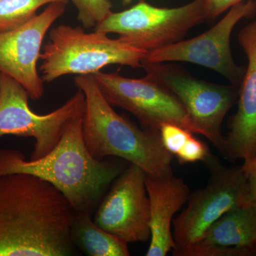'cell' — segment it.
I'll return each instance as SVG.
<instances>
[{
  "label": "cell",
  "instance_id": "18",
  "mask_svg": "<svg viewBox=\"0 0 256 256\" xmlns=\"http://www.w3.org/2000/svg\"><path fill=\"white\" fill-rule=\"evenodd\" d=\"M78 10V20L85 28H96L112 13L110 0H69Z\"/></svg>",
  "mask_w": 256,
  "mask_h": 256
},
{
  "label": "cell",
  "instance_id": "1",
  "mask_svg": "<svg viewBox=\"0 0 256 256\" xmlns=\"http://www.w3.org/2000/svg\"><path fill=\"white\" fill-rule=\"evenodd\" d=\"M76 212L52 184L34 175L0 176V256H69Z\"/></svg>",
  "mask_w": 256,
  "mask_h": 256
},
{
  "label": "cell",
  "instance_id": "14",
  "mask_svg": "<svg viewBox=\"0 0 256 256\" xmlns=\"http://www.w3.org/2000/svg\"><path fill=\"white\" fill-rule=\"evenodd\" d=\"M150 206V244L146 256H165L176 247L172 224L174 216L188 202L190 188L174 175L156 178L146 174Z\"/></svg>",
  "mask_w": 256,
  "mask_h": 256
},
{
  "label": "cell",
  "instance_id": "4",
  "mask_svg": "<svg viewBox=\"0 0 256 256\" xmlns=\"http://www.w3.org/2000/svg\"><path fill=\"white\" fill-rule=\"evenodd\" d=\"M146 53L102 32L60 24L50 30L40 70L44 82H52L70 74L92 75L107 66L142 68Z\"/></svg>",
  "mask_w": 256,
  "mask_h": 256
},
{
  "label": "cell",
  "instance_id": "23",
  "mask_svg": "<svg viewBox=\"0 0 256 256\" xmlns=\"http://www.w3.org/2000/svg\"><path fill=\"white\" fill-rule=\"evenodd\" d=\"M246 174L248 184V202L249 204L256 205V156L242 164Z\"/></svg>",
  "mask_w": 256,
  "mask_h": 256
},
{
  "label": "cell",
  "instance_id": "13",
  "mask_svg": "<svg viewBox=\"0 0 256 256\" xmlns=\"http://www.w3.org/2000/svg\"><path fill=\"white\" fill-rule=\"evenodd\" d=\"M238 40L248 67L239 87L238 109L220 152L229 161L246 162L256 156V22L242 28Z\"/></svg>",
  "mask_w": 256,
  "mask_h": 256
},
{
  "label": "cell",
  "instance_id": "7",
  "mask_svg": "<svg viewBox=\"0 0 256 256\" xmlns=\"http://www.w3.org/2000/svg\"><path fill=\"white\" fill-rule=\"evenodd\" d=\"M28 98L20 82L0 72V138L6 136L34 138L30 160H36L52 151L68 122L84 114L85 96L78 89L64 105L45 114L32 110Z\"/></svg>",
  "mask_w": 256,
  "mask_h": 256
},
{
  "label": "cell",
  "instance_id": "17",
  "mask_svg": "<svg viewBox=\"0 0 256 256\" xmlns=\"http://www.w3.org/2000/svg\"><path fill=\"white\" fill-rule=\"evenodd\" d=\"M69 0H0V32L10 31L22 26L46 4L68 3Z\"/></svg>",
  "mask_w": 256,
  "mask_h": 256
},
{
  "label": "cell",
  "instance_id": "8",
  "mask_svg": "<svg viewBox=\"0 0 256 256\" xmlns=\"http://www.w3.org/2000/svg\"><path fill=\"white\" fill-rule=\"evenodd\" d=\"M142 68L178 98L202 136L220 152L225 138L222 124L238 98L239 87L200 80L170 63L144 64Z\"/></svg>",
  "mask_w": 256,
  "mask_h": 256
},
{
  "label": "cell",
  "instance_id": "11",
  "mask_svg": "<svg viewBox=\"0 0 256 256\" xmlns=\"http://www.w3.org/2000/svg\"><path fill=\"white\" fill-rule=\"evenodd\" d=\"M146 174L130 164L114 180L101 201L94 222L101 228L130 244L150 239V206Z\"/></svg>",
  "mask_w": 256,
  "mask_h": 256
},
{
  "label": "cell",
  "instance_id": "24",
  "mask_svg": "<svg viewBox=\"0 0 256 256\" xmlns=\"http://www.w3.org/2000/svg\"><path fill=\"white\" fill-rule=\"evenodd\" d=\"M133 1H134V0H122V4H124V6H127V5L132 2ZM138 1H140V0H138Z\"/></svg>",
  "mask_w": 256,
  "mask_h": 256
},
{
  "label": "cell",
  "instance_id": "19",
  "mask_svg": "<svg viewBox=\"0 0 256 256\" xmlns=\"http://www.w3.org/2000/svg\"><path fill=\"white\" fill-rule=\"evenodd\" d=\"M254 248L226 247L194 244L173 252L176 256H248L255 254Z\"/></svg>",
  "mask_w": 256,
  "mask_h": 256
},
{
  "label": "cell",
  "instance_id": "3",
  "mask_svg": "<svg viewBox=\"0 0 256 256\" xmlns=\"http://www.w3.org/2000/svg\"><path fill=\"white\" fill-rule=\"evenodd\" d=\"M74 82L85 96L82 132L94 158L122 159L156 178L173 174V156L165 149L160 132L140 129L117 114L92 75L76 76Z\"/></svg>",
  "mask_w": 256,
  "mask_h": 256
},
{
  "label": "cell",
  "instance_id": "2",
  "mask_svg": "<svg viewBox=\"0 0 256 256\" xmlns=\"http://www.w3.org/2000/svg\"><path fill=\"white\" fill-rule=\"evenodd\" d=\"M82 114L68 122L56 146L41 158L26 160L21 151L0 148V176L23 173L41 178L63 194L76 213L92 214L124 165L92 156L84 140Z\"/></svg>",
  "mask_w": 256,
  "mask_h": 256
},
{
  "label": "cell",
  "instance_id": "15",
  "mask_svg": "<svg viewBox=\"0 0 256 256\" xmlns=\"http://www.w3.org/2000/svg\"><path fill=\"white\" fill-rule=\"evenodd\" d=\"M256 242V205L245 204L234 207L224 214L194 244L254 248Z\"/></svg>",
  "mask_w": 256,
  "mask_h": 256
},
{
  "label": "cell",
  "instance_id": "16",
  "mask_svg": "<svg viewBox=\"0 0 256 256\" xmlns=\"http://www.w3.org/2000/svg\"><path fill=\"white\" fill-rule=\"evenodd\" d=\"M70 235L76 248L86 256H130L127 242L96 225L90 214H75Z\"/></svg>",
  "mask_w": 256,
  "mask_h": 256
},
{
  "label": "cell",
  "instance_id": "9",
  "mask_svg": "<svg viewBox=\"0 0 256 256\" xmlns=\"http://www.w3.org/2000/svg\"><path fill=\"white\" fill-rule=\"evenodd\" d=\"M92 76L106 100L132 114L144 129L160 132L163 124H170L201 134L178 98L151 76L130 78L119 72H99Z\"/></svg>",
  "mask_w": 256,
  "mask_h": 256
},
{
  "label": "cell",
  "instance_id": "25",
  "mask_svg": "<svg viewBox=\"0 0 256 256\" xmlns=\"http://www.w3.org/2000/svg\"><path fill=\"white\" fill-rule=\"evenodd\" d=\"M255 246H256V242Z\"/></svg>",
  "mask_w": 256,
  "mask_h": 256
},
{
  "label": "cell",
  "instance_id": "10",
  "mask_svg": "<svg viewBox=\"0 0 256 256\" xmlns=\"http://www.w3.org/2000/svg\"><path fill=\"white\" fill-rule=\"evenodd\" d=\"M256 14V2L248 0L234 5L218 23L208 31L188 40L148 52L144 64L188 62L214 70L240 87L246 70L236 63L230 50V36L242 18Z\"/></svg>",
  "mask_w": 256,
  "mask_h": 256
},
{
  "label": "cell",
  "instance_id": "21",
  "mask_svg": "<svg viewBox=\"0 0 256 256\" xmlns=\"http://www.w3.org/2000/svg\"><path fill=\"white\" fill-rule=\"evenodd\" d=\"M210 156V152L206 144L191 134L175 156L180 164H186L198 161L205 162Z\"/></svg>",
  "mask_w": 256,
  "mask_h": 256
},
{
  "label": "cell",
  "instance_id": "12",
  "mask_svg": "<svg viewBox=\"0 0 256 256\" xmlns=\"http://www.w3.org/2000/svg\"><path fill=\"white\" fill-rule=\"evenodd\" d=\"M66 4L52 3L22 26L0 32V72L20 82L32 100H40L44 92L37 64L45 36L64 14Z\"/></svg>",
  "mask_w": 256,
  "mask_h": 256
},
{
  "label": "cell",
  "instance_id": "5",
  "mask_svg": "<svg viewBox=\"0 0 256 256\" xmlns=\"http://www.w3.org/2000/svg\"><path fill=\"white\" fill-rule=\"evenodd\" d=\"M207 20L204 0L174 8H158L140 0L129 9L109 14L96 31L116 34L120 40L146 52L181 41Z\"/></svg>",
  "mask_w": 256,
  "mask_h": 256
},
{
  "label": "cell",
  "instance_id": "20",
  "mask_svg": "<svg viewBox=\"0 0 256 256\" xmlns=\"http://www.w3.org/2000/svg\"><path fill=\"white\" fill-rule=\"evenodd\" d=\"M191 134L193 133L174 124H163L160 129L163 146L172 156L178 154Z\"/></svg>",
  "mask_w": 256,
  "mask_h": 256
},
{
  "label": "cell",
  "instance_id": "22",
  "mask_svg": "<svg viewBox=\"0 0 256 256\" xmlns=\"http://www.w3.org/2000/svg\"><path fill=\"white\" fill-rule=\"evenodd\" d=\"M244 0H204L207 20H214L224 12Z\"/></svg>",
  "mask_w": 256,
  "mask_h": 256
},
{
  "label": "cell",
  "instance_id": "6",
  "mask_svg": "<svg viewBox=\"0 0 256 256\" xmlns=\"http://www.w3.org/2000/svg\"><path fill=\"white\" fill-rule=\"evenodd\" d=\"M210 176L205 188L190 193L186 208L173 220V252L196 244L207 228L234 207L249 204L248 184L240 166H226L210 154L204 162Z\"/></svg>",
  "mask_w": 256,
  "mask_h": 256
}]
</instances>
